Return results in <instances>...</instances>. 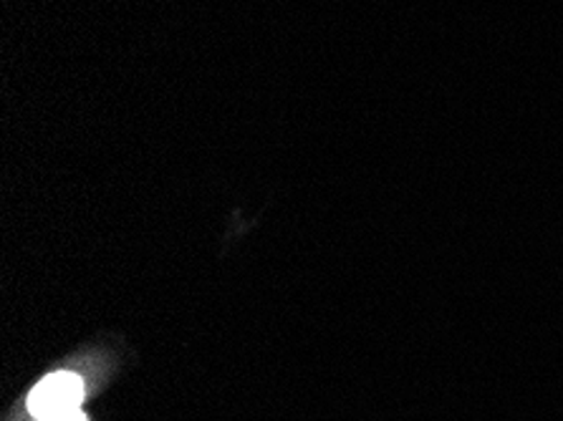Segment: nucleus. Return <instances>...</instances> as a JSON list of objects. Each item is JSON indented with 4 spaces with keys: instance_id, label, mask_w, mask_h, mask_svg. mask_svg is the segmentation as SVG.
<instances>
[{
    "instance_id": "nucleus-1",
    "label": "nucleus",
    "mask_w": 563,
    "mask_h": 421,
    "mask_svg": "<svg viewBox=\"0 0 563 421\" xmlns=\"http://www.w3.org/2000/svg\"><path fill=\"white\" fill-rule=\"evenodd\" d=\"M81 397H84V386L79 381V376L68 372L51 374L31 391L29 409L36 419L66 414V411L79 409Z\"/></svg>"
},
{
    "instance_id": "nucleus-2",
    "label": "nucleus",
    "mask_w": 563,
    "mask_h": 421,
    "mask_svg": "<svg viewBox=\"0 0 563 421\" xmlns=\"http://www.w3.org/2000/svg\"><path fill=\"white\" fill-rule=\"evenodd\" d=\"M38 421H87V417H84L79 409H74V411H66V414H54V417H46Z\"/></svg>"
}]
</instances>
